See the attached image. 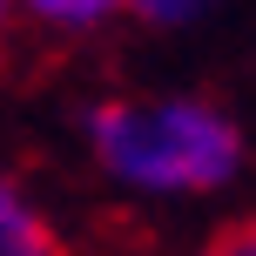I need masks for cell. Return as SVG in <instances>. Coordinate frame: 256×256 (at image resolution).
Returning a JSON list of instances; mask_svg holds the SVG:
<instances>
[{"label": "cell", "mask_w": 256, "mask_h": 256, "mask_svg": "<svg viewBox=\"0 0 256 256\" xmlns=\"http://www.w3.org/2000/svg\"><path fill=\"white\" fill-rule=\"evenodd\" d=\"M81 148L135 202H216L250 168L236 115L209 94H108L81 115Z\"/></svg>", "instance_id": "obj_1"}, {"label": "cell", "mask_w": 256, "mask_h": 256, "mask_svg": "<svg viewBox=\"0 0 256 256\" xmlns=\"http://www.w3.org/2000/svg\"><path fill=\"white\" fill-rule=\"evenodd\" d=\"M0 256H68L48 209L27 196V182L0 162Z\"/></svg>", "instance_id": "obj_2"}, {"label": "cell", "mask_w": 256, "mask_h": 256, "mask_svg": "<svg viewBox=\"0 0 256 256\" xmlns=\"http://www.w3.org/2000/svg\"><path fill=\"white\" fill-rule=\"evenodd\" d=\"M14 14H20L27 27H40V34L81 40V34H102L108 20H122L128 0H14Z\"/></svg>", "instance_id": "obj_3"}, {"label": "cell", "mask_w": 256, "mask_h": 256, "mask_svg": "<svg viewBox=\"0 0 256 256\" xmlns=\"http://www.w3.org/2000/svg\"><path fill=\"white\" fill-rule=\"evenodd\" d=\"M216 7H230V0H128V14H135L142 27H196Z\"/></svg>", "instance_id": "obj_4"}, {"label": "cell", "mask_w": 256, "mask_h": 256, "mask_svg": "<svg viewBox=\"0 0 256 256\" xmlns=\"http://www.w3.org/2000/svg\"><path fill=\"white\" fill-rule=\"evenodd\" d=\"M202 256H256V209H250V216H236L230 230H216Z\"/></svg>", "instance_id": "obj_5"}, {"label": "cell", "mask_w": 256, "mask_h": 256, "mask_svg": "<svg viewBox=\"0 0 256 256\" xmlns=\"http://www.w3.org/2000/svg\"><path fill=\"white\" fill-rule=\"evenodd\" d=\"M14 20H20V14H14V0H0V40L14 34Z\"/></svg>", "instance_id": "obj_6"}]
</instances>
